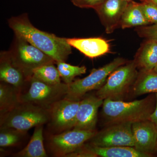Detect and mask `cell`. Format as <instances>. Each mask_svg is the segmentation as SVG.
Here are the masks:
<instances>
[{"label":"cell","mask_w":157,"mask_h":157,"mask_svg":"<svg viewBox=\"0 0 157 157\" xmlns=\"http://www.w3.org/2000/svg\"><path fill=\"white\" fill-rule=\"evenodd\" d=\"M9 25L16 37L24 39L57 62H65L72 53V48L66 38L40 30L34 27L26 15L13 17Z\"/></svg>","instance_id":"6da1fadb"},{"label":"cell","mask_w":157,"mask_h":157,"mask_svg":"<svg viewBox=\"0 0 157 157\" xmlns=\"http://www.w3.org/2000/svg\"><path fill=\"white\" fill-rule=\"evenodd\" d=\"M156 96L150 95L139 100L126 102L105 99L102 104V117L106 126L150 120L155 107Z\"/></svg>","instance_id":"7a4b0ae2"},{"label":"cell","mask_w":157,"mask_h":157,"mask_svg":"<svg viewBox=\"0 0 157 157\" xmlns=\"http://www.w3.org/2000/svg\"><path fill=\"white\" fill-rule=\"evenodd\" d=\"M138 73L135 61L127 62L109 74L105 83L97 90L96 95L103 100L123 101L131 91Z\"/></svg>","instance_id":"3957f363"},{"label":"cell","mask_w":157,"mask_h":157,"mask_svg":"<svg viewBox=\"0 0 157 157\" xmlns=\"http://www.w3.org/2000/svg\"><path fill=\"white\" fill-rule=\"evenodd\" d=\"M0 117L1 128H11L24 132L47 124L49 121L48 109L22 102Z\"/></svg>","instance_id":"277c9868"},{"label":"cell","mask_w":157,"mask_h":157,"mask_svg":"<svg viewBox=\"0 0 157 157\" xmlns=\"http://www.w3.org/2000/svg\"><path fill=\"white\" fill-rule=\"evenodd\" d=\"M28 89L21 93V102L34 104L48 109L56 102L64 99L69 90V84L61 82L49 84L31 78Z\"/></svg>","instance_id":"5b68a950"},{"label":"cell","mask_w":157,"mask_h":157,"mask_svg":"<svg viewBox=\"0 0 157 157\" xmlns=\"http://www.w3.org/2000/svg\"><path fill=\"white\" fill-rule=\"evenodd\" d=\"M127 62L125 59L118 57L102 67L94 69L88 76L74 80L69 84V90L65 98L80 101L89 92L99 89L105 83L110 73Z\"/></svg>","instance_id":"8992f818"},{"label":"cell","mask_w":157,"mask_h":157,"mask_svg":"<svg viewBox=\"0 0 157 157\" xmlns=\"http://www.w3.org/2000/svg\"><path fill=\"white\" fill-rule=\"evenodd\" d=\"M17 38V51L11 58L14 64L20 68L30 79L33 70L43 65L56 62L39 48L20 37Z\"/></svg>","instance_id":"52a82bcc"},{"label":"cell","mask_w":157,"mask_h":157,"mask_svg":"<svg viewBox=\"0 0 157 157\" xmlns=\"http://www.w3.org/2000/svg\"><path fill=\"white\" fill-rule=\"evenodd\" d=\"M97 132L73 128L55 134L49 138L48 146L56 156L67 157L88 141Z\"/></svg>","instance_id":"ba28073f"},{"label":"cell","mask_w":157,"mask_h":157,"mask_svg":"<svg viewBox=\"0 0 157 157\" xmlns=\"http://www.w3.org/2000/svg\"><path fill=\"white\" fill-rule=\"evenodd\" d=\"M88 141L91 145L101 147H134L132 123H123L107 126L101 131L96 132Z\"/></svg>","instance_id":"9c48e42d"},{"label":"cell","mask_w":157,"mask_h":157,"mask_svg":"<svg viewBox=\"0 0 157 157\" xmlns=\"http://www.w3.org/2000/svg\"><path fill=\"white\" fill-rule=\"evenodd\" d=\"M80 101L64 98L55 103L48 109V126L55 134L73 128Z\"/></svg>","instance_id":"30bf717a"},{"label":"cell","mask_w":157,"mask_h":157,"mask_svg":"<svg viewBox=\"0 0 157 157\" xmlns=\"http://www.w3.org/2000/svg\"><path fill=\"white\" fill-rule=\"evenodd\" d=\"M104 100L95 95L84 96L80 100L73 128L96 131L98 111Z\"/></svg>","instance_id":"8fae6325"},{"label":"cell","mask_w":157,"mask_h":157,"mask_svg":"<svg viewBox=\"0 0 157 157\" xmlns=\"http://www.w3.org/2000/svg\"><path fill=\"white\" fill-rule=\"evenodd\" d=\"M134 147L137 150L152 157L155 154L157 141V128L150 120L132 124Z\"/></svg>","instance_id":"7c38bea8"},{"label":"cell","mask_w":157,"mask_h":157,"mask_svg":"<svg viewBox=\"0 0 157 157\" xmlns=\"http://www.w3.org/2000/svg\"><path fill=\"white\" fill-rule=\"evenodd\" d=\"M128 3L124 0H105L95 8L107 33H112L120 25Z\"/></svg>","instance_id":"4fadbf2b"},{"label":"cell","mask_w":157,"mask_h":157,"mask_svg":"<svg viewBox=\"0 0 157 157\" xmlns=\"http://www.w3.org/2000/svg\"><path fill=\"white\" fill-rule=\"evenodd\" d=\"M67 40L71 47L78 49L90 58L104 55L110 51L108 42L101 38H69Z\"/></svg>","instance_id":"5bb4252c"},{"label":"cell","mask_w":157,"mask_h":157,"mask_svg":"<svg viewBox=\"0 0 157 157\" xmlns=\"http://www.w3.org/2000/svg\"><path fill=\"white\" fill-rule=\"evenodd\" d=\"M0 79L2 82L10 85L21 93L23 91L25 82L30 78L14 64L11 58L1 59L0 66Z\"/></svg>","instance_id":"9a60e30c"},{"label":"cell","mask_w":157,"mask_h":157,"mask_svg":"<svg viewBox=\"0 0 157 157\" xmlns=\"http://www.w3.org/2000/svg\"><path fill=\"white\" fill-rule=\"evenodd\" d=\"M134 60L140 71H152L157 64V42L147 40L139 49Z\"/></svg>","instance_id":"2e32d148"},{"label":"cell","mask_w":157,"mask_h":157,"mask_svg":"<svg viewBox=\"0 0 157 157\" xmlns=\"http://www.w3.org/2000/svg\"><path fill=\"white\" fill-rule=\"evenodd\" d=\"M87 144L93 157H150V155L137 150L134 147L114 146L101 147Z\"/></svg>","instance_id":"e0dca14e"},{"label":"cell","mask_w":157,"mask_h":157,"mask_svg":"<svg viewBox=\"0 0 157 157\" xmlns=\"http://www.w3.org/2000/svg\"><path fill=\"white\" fill-rule=\"evenodd\" d=\"M150 24L144 15L141 4L130 2L124 11L120 25L123 29Z\"/></svg>","instance_id":"ac0fdd59"},{"label":"cell","mask_w":157,"mask_h":157,"mask_svg":"<svg viewBox=\"0 0 157 157\" xmlns=\"http://www.w3.org/2000/svg\"><path fill=\"white\" fill-rule=\"evenodd\" d=\"M43 125L35 127L29 143L22 150L14 155L17 157H47L43 143Z\"/></svg>","instance_id":"d6986e66"},{"label":"cell","mask_w":157,"mask_h":157,"mask_svg":"<svg viewBox=\"0 0 157 157\" xmlns=\"http://www.w3.org/2000/svg\"><path fill=\"white\" fill-rule=\"evenodd\" d=\"M132 96L157 93V73L153 71H140L131 90Z\"/></svg>","instance_id":"ffe728a7"},{"label":"cell","mask_w":157,"mask_h":157,"mask_svg":"<svg viewBox=\"0 0 157 157\" xmlns=\"http://www.w3.org/2000/svg\"><path fill=\"white\" fill-rule=\"evenodd\" d=\"M21 93L14 86L1 82L0 84V116L21 103Z\"/></svg>","instance_id":"44dd1931"},{"label":"cell","mask_w":157,"mask_h":157,"mask_svg":"<svg viewBox=\"0 0 157 157\" xmlns=\"http://www.w3.org/2000/svg\"><path fill=\"white\" fill-rule=\"evenodd\" d=\"M31 78L49 84H57L62 82L58 70L54 63L43 65L34 69L32 72Z\"/></svg>","instance_id":"7402d4cb"},{"label":"cell","mask_w":157,"mask_h":157,"mask_svg":"<svg viewBox=\"0 0 157 157\" xmlns=\"http://www.w3.org/2000/svg\"><path fill=\"white\" fill-rule=\"evenodd\" d=\"M56 63L61 77L67 84H70L75 77L80 76L86 72V68L84 66H73L65 62H57Z\"/></svg>","instance_id":"603a6c76"},{"label":"cell","mask_w":157,"mask_h":157,"mask_svg":"<svg viewBox=\"0 0 157 157\" xmlns=\"http://www.w3.org/2000/svg\"><path fill=\"white\" fill-rule=\"evenodd\" d=\"M27 132L17 131L11 128H1L0 130V146L8 147L16 145L21 140Z\"/></svg>","instance_id":"cb8c5ba5"},{"label":"cell","mask_w":157,"mask_h":157,"mask_svg":"<svg viewBox=\"0 0 157 157\" xmlns=\"http://www.w3.org/2000/svg\"><path fill=\"white\" fill-rule=\"evenodd\" d=\"M140 4L144 15L149 22L153 24H157V5L148 0Z\"/></svg>","instance_id":"d4e9b609"},{"label":"cell","mask_w":157,"mask_h":157,"mask_svg":"<svg viewBox=\"0 0 157 157\" xmlns=\"http://www.w3.org/2000/svg\"><path fill=\"white\" fill-rule=\"evenodd\" d=\"M136 32L139 36L157 42V23L152 25L139 27L136 29Z\"/></svg>","instance_id":"484cf974"},{"label":"cell","mask_w":157,"mask_h":157,"mask_svg":"<svg viewBox=\"0 0 157 157\" xmlns=\"http://www.w3.org/2000/svg\"><path fill=\"white\" fill-rule=\"evenodd\" d=\"M105 0H71L74 6L80 8H92L94 9Z\"/></svg>","instance_id":"4316f807"},{"label":"cell","mask_w":157,"mask_h":157,"mask_svg":"<svg viewBox=\"0 0 157 157\" xmlns=\"http://www.w3.org/2000/svg\"><path fill=\"white\" fill-rule=\"evenodd\" d=\"M156 96V104L155 109L154 110L153 112L151 115L150 117V120L151 121L157 128V93L155 94Z\"/></svg>","instance_id":"83f0119b"},{"label":"cell","mask_w":157,"mask_h":157,"mask_svg":"<svg viewBox=\"0 0 157 157\" xmlns=\"http://www.w3.org/2000/svg\"><path fill=\"white\" fill-rule=\"evenodd\" d=\"M148 1H150L151 2L153 3L157 6V0H148Z\"/></svg>","instance_id":"f1b7e54d"},{"label":"cell","mask_w":157,"mask_h":157,"mask_svg":"<svg viewBox=\"0 0 157 157\" xmlns=\"http://www.w3.org/2000/svg\"><path fill=\"white\" fill-rule=\"evenodd\" d=\"M153 71L154 72H155V73H157V64L156 66V67H155L154 69H153Z\"/></svg>","instance_id":"f546056e"},{"label":"cell","mask_w":157,"mask_h":157,"mask_svg":"<svg viewBox=\"0 0 157 157\" xmlns=\"http://www.w3.org/2000/svg\"><path fill=\"white\" fill-rule=\"evenodd\" d=\"M155 154H157V141L156 144V146L155 151Z\"/></svg>","instance_id":"4dcf8cb0"},{"label":"cell","mask_w":157,"mask_h":157,"mask_svg":"<svg viewBox=\"0 0 157 157\" xmlns=\"http://www.w3.org/2000/svg\"><path fill=\"white\" fill-rule=\"evenodd\" d=\"M124 1L128 2H132V0H124Z\"/></svg>","instance_id":"1f68e13d"}]
</instances>
